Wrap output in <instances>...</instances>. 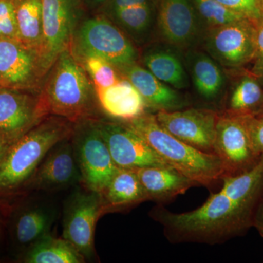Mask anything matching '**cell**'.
<instances>
[{"instance_id":"6da1fadb","label":"cell","mask_w":263,"mask_h":263,"mask_svg":"<svg viewBox=\"0 0 263 263\" xmlns=\"http://www.w3.org/2000/svg\"><path fill=\"white\" fill-rule=\"evenodd\" d=\"M221 181V190L195 210L174 213L160 206L152 211L169 241L217 245L245 235L253 227L263 197V157L248 172Z\"/></svg>"},{"instance_id":"7a4b0ae2","label":"cell","mask_w":263,"mask_h":263,"mask_svg":"<svg viewBox=\"0 0 263 263\" xmlns=\"http://www.w3.org/2000/svg\"><path fill=\"white\" fill-rule=\"evenodd\" d=\"M46 76L41 97L48 114L73 124L94 119V84L71 47L60 53Z\"/></svg>"},{"instance_id":"3957f363","label":"cell","mask_w":263,"mask_h":263,"mask_svg":"<svg viewBox=\"0 0 263 263\" xmlns=\"http://www.w3.org/2000/svg\"><path fill=\"white\" fill-rule=\"evenodd\" d=\"M122 122L139 135L170 167L197 185L209 187L226 176L224 166L217 155L180 141L161 127L155 115L146 112L136 119Z\"/></svg>"},{"instance_id":"277c9868","label":"cell","mask_w":263,"mask_h":263,"mask_svg":"<svg viewBox=\"0 0 263 263\" xmlns=\"http://www.w3.org/2000/svg\"><path fill=\"white\" fill-rule=\"evenodd\" d=\"M74 124L64 118L48 116L12 143L0 164V190L27 181L53 146L72 136Z\"/></svg>"},{"instance_id":"5b68a950","label":"cell","mask_w":263,"mask_h":263,"mask_svg":"<svg viewBox=\"0 0 263 263\" xmlns=\"http://www.w3.org/2000/svg\"><path fill=\"white\" fill-rule=\"evenodd\" d=\"M71 48L75 54H92L119 70L136 63L138 53L127 34L103 13L86 19L74 33Z\"/></svg>"},{"instance_id":"8992f818","label":"cell","mask_w":263,"mask_h":263,"mask_svg":"<svg viewBox=\"0 0 263 263\" xmlns=\"http://www.w3.org/2000/svg\"><path fill=\"white\" fill-rule=\"evenodd\" d=\"M71 138L83 182L90 191L103 193L119 167L114 163L95 119L74 124Z\"/></svg>"},{"instance_id":"52a82bcc","label":"cell","mask_w":263,"mask_h":263,"mask_svg":"<svg viewBox=\"0 0 263 263\" xmlns=\"http://www.w3.org/2000/svg\"><path fill=\"white\" fill-rule=\"evenodd\" d=\"M200 44L205 51L226 70L247 69L255 53L254 21L246 18L208 29Z\"/></svg>"},{"instance_id":"ba28073f","label":"cell","mask_w":263,"mask_h":263,"mask_svg":"<svg viewBox=\"0 0 263 263\" xmlns=\"http://www.w3.org/2000/svg\"><path fill=\"white\" fill-rule=\"evenodd\" d=\"M214 154L222 162L226 176L248 172L263 157L254 148L243 118L226 113L218 118Z\"/></svg>"},{"instance_id":"9c48e42d","label":"cell","mask_w":263,"mask_h":263,"mask_svg":"<svg viewBox=\"0 0 263 263\" xmlns=\"http://www.w3.org/2000/svg\"><path fill=\"white\" fill-rule=\"evenodd\" d=\"M47 74L38 52L19 41L0 40V87L41 92Z\"/></svg>"},{"instance_id":"30bf717a","label":"cell","mask_w":263,"mask_h":263,"mask_svg":"<svg viewBox=\"0 0 263 263\" xmlns=\"http://www.w3.org/2000/svg\"><path fill=\"white\" fill-rule=\"evenodd\" d=\"M79 0H43V46L41 57L46 72L60 53L72 45Z\"/></svg>"},{"instance_id":"8fae6325","label":"cell","mask_w":263,"mask_h":263,"mask_svg":"<svg viewBox=\"0 0 263 263\" xmlns=\"http://www.w3.org/2000/svg\"><path fill=\"white\" fill-rule=\"evenodd\" d=\"M156 25L161 41L181 51L201 43L205 29L192 0H160Z\"/></svg>"},{"instance_id":"7c38bea8","label":"cell","mask_w":263,"mask_h":263,"mask_svg":"<svg viewBox=\"0 0 263 263\" xmlns=\"http://www.w3.org/2000/svg\"><path fill=\"white\" fill-rule=\"evenodd\" d=\"M104 212L103 197L97 192L76 193L67 202L63 220V238L70 242L85 257L95 254L97 221Z\"/></svg>"},{"instance_id":"4fadbf2b","label":"cell","mask_w":263,"mask_h":263,"mask_svg":"<svg viewBox=\"0 0 263 263\" xmlns=\"http://www.w3.org/2000/svg\"><path fill=\"white\" fill-rule=\"evenodd\" d=\"M95 120L114 163L119 168L170 167L139 135L124 123Z\"/></svg>"},{"instance_id":"5bb4252c","label":"cell","mask_w":263,"mask_h":263,"mask_svg":"<svg viewBox=\"0 0 263 263\" xmlns=\"http://www.w3.org/2000/svg\"><path fill=\"white\" fill-rule=\"evenodd\" d=\"M48 115L41 92L0 87V136L10 143Z\"/></svg>"},{"instance_id":"9a60e30c","label":"cell","mask_w":263,"mask_h":263,"mask_svg":"<svg viewBox=\"0 0 263 263\" xmlns=\"http://www.w3.org/2000/svg\"><path fill=\"white\" fill-rule=\"evenodd\" d=\"M219 114L208 108L158 110L157 122L180 141L197 149L214 154L216 124Z\"/></svg>"},{"instance_id":"2e32d148","label":"cell","mask_w":263,"mask_h":263,"mask_svg":"<svg viewBox=\"0 0 263 263\" xmlns=\"http://www.w3.org/2000/svg\"><path fill=\"white\" fill-rule=\"evenodd\" d=\"M70 138L53 146L36 170L34 181L38 187L49 190L63 188L82 181Z\"/></svg>"},{"instance_id":"e0dca14e","label":"cell","mask_w":263,"mask_h":263,"mask_svg":"<svg viewBox=\"0 0 263 263\" xmlns=\"http://www.w3.org/2000/svg\"><path fill=\"white\" fill-rule=\"evenodd\" d=\"M142 95L147 107L158 110H181L187 100L177 90L159 80L150 71L136 63L119 70Z\"/></svg>"},{"instance_id":"ac0fdd59","label":"cell","mask_w":263,"mask_h":263,"mask_svg":"<svg viewBox=\"0 0 263 263\" xmlns=\"http://www.w3.org/2000/svg\"><path fill=\"white\" fill-rule=\"evenodd\" d=\"M181 51L161 41L151 45L142 55L145 67L164 84L178 90L190 86V76L181 58Z\"/></svg>"},{"instance_id":"d6986e66","label":"cell","mask_w":263,"mask_h":263,"mask_svg":"<svg viewBox=\"0 0 263 263\" xmlns=\"http://www.w3.org/2000/svg\"><path fill=\"white\" fill-rule=\"evenodd\" d=\"M184 52L186 69L197 94L207 100L219 98L228 81L223 67L205 51L194 48Z\"/></svg>"},{"instance_id":"ffe728a7","label":"cell","mask_w":263,"mask_h":263,"mask_svg":"<svg viewBox=\"0 0 263 263\" xmlns=\"http://www.w3.org/2000/svg\"><path fill=\"white\" fill-rule=\"evenodd\" d=\"M99 105L109 117L129 122L146 113L142 95L125 78L108 88H95Z\"/></svg>"},{"instance_id":"44dd1931","label":"cell","mask_w":263,"mask_h":263,"mask_svg":"<svg viewBox=\"0 0 263 263\" xmlns=\"http://www.w3.org/2000/svg\"><path fill=\"white\" fill-rule=\"evenodd\" d=\"M148 200L165 202L183 195L196 183L171 167L150 166L134 169Z\"/></svg>"},{"instance_id":"7402d4cb","label":"cell","mask_w":263,"mask_h":263,"mask_svg":"<svg viewBox=\"0 0 263 263\" xmlns=\"http://www.w3.org/2000/svg\"><path fill=\"white\" fill-rule=\"evenodd\" d=\"M233 78L224 113L235 117H255L263 105V87L247 69L231 71Z\"/></svg>"},{"instance_id":"603a6c76","label":"cell","mask_w":263,"mask_h":263,"mask_svg":"<svg viewBox=\"0 0 263 263\" xmlns=\"http://www.w3.org/2000/svg\"><path fill=\"white\" fill-rule=\"evenodd\" d=\"M101 195L105 213L149 200L136 171L127 168L119 169Z\"/></svg>"},{"instance_id":"cb8c5ba5","label":"cell","mask_w":263,"mask_h":263,"mask_svg":"<svg viewBox=\"0 0 263 263\" xmlns=\"http://www.w3.org/2000/svg\"><path fill=\"white\" fill-rule=\"evenodd\" d=\"M13 5L19 41L38 52L41 56L43 46V0H13Z\"/></svg>"},{"instance_id":"d4e9b609","label":"cell","mask_w":263,"mask_h":263,"mask_svg":"<svg viewBox=\"0 0 263 263\" xmlns=\"http://www.w3.org/2000/svg\"><path fill=\"white\" fill-rule=\"evenodd\" d=\"M85 257L70 242L48 234L30 246L24 262L28 263H81Z\"/></svg>"},{"instance_id":"484cf974","label":"cell","mask_w":263,"mask_h":263,"mask_svg":"<svg viewBox=\"0 0 263 263\" xmlns=\"http://www.w3.org/2000/svg\"><path fill=\"white\" fill-rule=\"evenodd\" d=\"M152 2L116 10L107 15L118 27L136 41L148 37L156 22Z\"/></svg>"},{"instance_id":"4316f807","label":"cell","mask_w":263,"mask_h":263,"mask_svg":"<svg viewBox=\"0 0 263 263\" xmlns=\"http://www.w3.org/2000/svg\"><path fill=\"white\" fill-rule=\"evenodd\" d=\"M54 219V212L46 206L37 205L24 211L15 222L17 241L22 245H33L49 234Z\"/></svg>"},{"instance_id":"83f0119b","label":"cell","mask_w":263,"mask_h":263,"mask_svg":"<svg viewBox=\"0 0 263 263\" xmlns=\"http://www.w3.org/2000/svg\"><path fill=\"white\" fill-rule=\"evenodd\" d=\"M204 29L216 28L246 18L217 0H192Z\"/></svg>"},{"instance_id":"f1b7e54d","label":"cell","mask_w":263,"mask_h":263,"mask_svg":"<svg viewBox=\"0 0 263 263\" xmlns=\"http://www.w3.org/2000/svg\"><path fill=\"white\" fill-rule=\"evenodd\" d=\"M87 72L95 88L110 87L122 80L120 71L105 59L92 54H75Z\"/></svg>"},{"instance_id":"f546056e","label":"cell","mask_w":263,"mask_h":263,"mask_svg":"<svg viewBox=\"0 0 263 263\" xmlns=\"http://www.w3.org/2000/svg\"><path fill=\"white\" fill-rule=\"evenodd\" d=\"M0 40H12L20 42L13 0H0Z\"/></svg>"},{"instance_id":"4dcf8cb0","label":"cell","mask_w":263,"mask_h":263,"mask_svg":"<svg viewBox=\"0 0 263 263\" xmlns=\"http://www.w3.org/2000/svg\"><path fill=\"white\" fill-rule=\"evenodd\" d=\"M227 8L255 21L263 15L262 0H217Z\"/></svg>"},{"instance_id":"1f68e13d","label":"cell","mask_w":263,"mask_h":263,"mask_svg":"<svg viewBox=\"0 0 263 263\" xmlns=\"http://www.w3.org/2000/svg\"><path fill=\"white\" fill-rule=\"evenodd\" d=\"M256 28V47L253 60L247 70L259 77L263 73V15L254 21Z\"/></svg>"},{"instance_id":"d6a6232c","label":"cell","mask_w":263,"mask_h":263,"mask_svg":"<svg viewBox=\"0 0 263 263\" xmlns=\"http://www.w3.org/2000/svg\"><path fill=\"white\" fill-rule=\"evenodd\" d=\"M248 129L251 141L257 153L263 156V119L255 117H242Z\"/></svg>"},{"instance_id":"836d02e7","label":"cell","mask_w":263,"mask_h":263,"mask_svg":"<svg viewBox=\"0 0 263 263\" xmlns=\"http://www.w3.org/2000/svg\"><path fill=\"white\" fill-rule=\"evenodd\" d=\"M152 2V0H108L98 11L107 15L116 10L129 8L135 5L145 4Z\"/></svg>"},{"instance_id":"e575fe53","label":"cell","mask_w":263,"mask_h":263,"mask_svg":"<svg viewBox=\"0 0 263 263\" xmlns=\"http://www.w3.org/2000/svg\"><path fill=\"white\" fill-rule=\"evenodd\" d=\"M253 227L257 229L263 238V197L259 202L258 207L254 214Z\"/></svg>"},{"instance_id":"d590c367","label":"cell","mask_w":263,"mask_h":263,"mask_svg":"<svg viewBox=\"0 0 263 263\" xmlns=\"http://www.w3.org/2000/svg\"><path fill=\"white\" fill-rule=\"evenodd\" d=\"M108 0H81V6L90 11H98Z\"/></svg>"},{"instance_id":"8d00e7d4","label":"cell","mask_w":263,"mask_h":263,"mask_svg":"<svg viewBox=\"0 0 263 263\" xmlns=\"http://www.w3.org/2000/svg\"><path fill=\"white\" fill-rule=\"evenodd\" d=\"M11 144L12 143L8 140L5 139L4 137L0 136V164L4 159L5 156Z\"/></svg>"},{"instance_id":"74e56055","label":"cell","mask_w":263,"mask_h":263,"mask_svg":"<svg viewBox=\"0 0 263 263\" xmlns=\"http://www.w3.org/2000/svg\"><path fill=\"white\" fill-rule=\"evenodd\" d=\"M255 117L263 119V105H262V107H261V108L259 109L258 113L257 114Z\"/></svg>"},{"instance_id":"f35d334b","label":"cell","mask_w":263,"mask_h":263,"mask_svg":"<svg viewBox=\"0 0 263 263\" xmlns=\"http://www.w3.org/2000/svg\"><path fill=\"white\" fill-rule=\"evenodd\" d=\"M257 78H258L259 82H260V84H261V85H262V87H263V73L262 74V75H261L260 76H259V77H257Z\"/></svg>"},{"instance_id":"ab89813d","label":"cell","mask_w":263,"mask_h":263,"mask_svg":"<svg viewBox=\"0 0 263 263\" xmlns=\"http://www.w3.org/2000/svg\"><path fill=\"white\" fill-rule=\"evenodd\" d=\"M160 0H152V3H154L155 5H158V3H160Z\"/></svg>"},{"instance_id":"60d3db41","label":"cell","mask_w":263,"mask_h":263,"mask_svg":"<svg viewBox=\"0 0 263 263\" xmlns=\"http://www.w3.org/2000/svg\"><path fill=\"white\" fill-rule=\"evenodd\" d=\"M262 10H263V0H262Z\"/></svg>"},{"instance_id":"b9f144b4","label":"cell","mask_w":263,"mask_h":263,"mask_svg":"<svg viewBox=\"0 0 263 263\" xmlns=\"http://www.w3.org/2000/svg\"><path fill=\"white\" fill-rule=\"evenodd\" d=\"M79 1H81V0H79Z\"/></svg>"}]
</instances>
